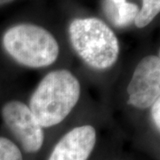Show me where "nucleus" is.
Listing matches in <instances>:
<instances>
[{"instance_id":"nucleus-1","label":"nucleus","mask_w":160,"mask_h":160,"mask_svg":"<svg viewBox=\"0 0 160 160\" xmlns=\"http://www.w3.org/2000/svg\"><path fill=\"white\" fill-rule=\"evenodd\" d=\"M78 79L68 69H56L46 75L29 100V108L43 128L62 123L80 98Z\"/></svg>"},{"instance_id":"nucleus-2","label":"nucleus","mask_w":160,"mask_h":160,"mask_svg":"<svg viewBox=\"0 0 160 160\" xmlns=\"http://www.w3.org/2000/svg\"><path fill=\"white\" fill-rule=\"evenodd\" d=\"M69 39L78 55L92 69L111 68L119 56V43L112 29L98 18L76 19L69 29Z\"/></svg>"},{"instance_id":"nucleus-3","label":"nucleus","mask_w":160,"mask_h":160,"mask_svg":"<svg viewBox=\"0 0 160 160\" xmlns=\"http://www.w3.org/2000/svg\"><path fill=\"white\" fill-rule=\"evenodd\" d=\"M2 46L18 64L31 68H45L59 56V44L45 28L30 23L14 25L3 35Z\"/></svg>"},{"instance_id":"nucleus-4","label":"nucleus","mask_w":160,"mask_h":160,"mask_svg":"<svg viewBox=\"0 0 160 160\" xmlns=\"http://www.w3.org/2000/svg\"><path fill=\"white\" fill-rule=\"evenodd\" d=\"M1 118L27 153L38 152L45 140L44 128L40 126L28 105L18 100L3 104Z\"/></svg>"},{"instance_id":"nucleus-5","label":"nucleus","mask_w":160,"mask_h":160,"mask_svg":"<svg viewBox=\"0 0 160 160\" xmlns=\"http://www.w3.org/2000/svg\"><path fill=\"white\" fill-rule=\"evenodd\" d=\"M128 104L139 109L150 108L160 99V58L148 55L134 69L127 86Z\"/></svg>"},{"instance_id":"nucleus-6","label":"nucleus","mask_w":160,"mask_h":160,"mask_svg":"<svg viewBox=\"0 0 160 160\" xmlns=\"http://www.w3.org/2000/svg\"><path fill=\"white\" fill-rule=\"evenodd\" d=\"M95 143L96 131L93 126H77L61 138L48 160H87Z\"/></svg>"},{"instance_id":"nucleus-7","label":"nucleus","mask_w":160,"mask_h":160,"mask_svg":"<svg viewBox=\"0 0 160 160\" xmlns=\"http://www.w3.org/2000/svg\"><path fill=\"white\" fill-rule=\"evenodd\" d=\"M106 9L118 27H126L134 22L140 10L136 4L126 0H106Z\"/></svg>"},{"instance_id":"nucleus-8","label":"nucleus","mask_w":160,"mask_h":160,"mask_svg":"<svg viewBox=\"0 0 160 160\" xmlns=\"http://www.w3.org/2000/svg\"><path fill=\"white\" fill-rule=\"evenodd\" d=\"M160 12V0H142L134 23L138 28H144L151 22Z\"/></svg>"},{"instance_id":"nucleus-9","label":"nucleus","mask_w":160,"mask_h":160,"mask_svg":"<svg viewBox=\"0 0 160 160\" xmlns=\"http://www.w3.org/2000/svg\"><path fill=\"white\" fill-rule=\"evenodd\" d=\"M0 160H23L17 145L8 138L0 136Z\"/></svg>"},{"instance_id":"nucleus-10","label":"nucleus","mask_w":160,"mask_h":160,"mask_svg":"<svg viewBox=\"0 0 160 160\" xmlns=\"http://www.w3.org/2000/svg\"><path fill=\"white\" fill-rule=\"evenodd\" d=\"M151 108V115L152 119L154 122L155 126L157 127L158 131L160 130V99L158 100L156 102L150 107Z\"/></svg>"},{"instance_id":"nucleus-11","label":"nucleus","mask_w":160,"mask_h":160,"mask_svg":"<svg viewBox=\"0 0 160 160\" xmlns=\"http://www.w3.org/2000/svg\"><path fill=\"white\" fill-rule=\"evenodd\" d=\"M14 0H0V6H5L7 4H10L12 2H13Z\"/></svg>"}]
</instances>
